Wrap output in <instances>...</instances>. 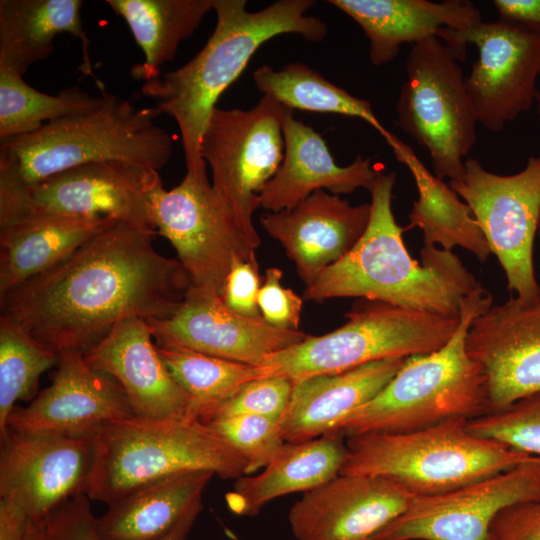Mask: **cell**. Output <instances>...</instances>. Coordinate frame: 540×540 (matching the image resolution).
Here are the masks:
<instances>
[{
	"instance_id": "obj_1",
	"label": "cell",
	"mask_w": 540,
	"mask_h": 540,
	"mask_svg": "<svg viewBox=\"0 0 540 540\" xmlns=\"http://www.w3.org/2000/svg\"><path fill=\"white\" fill-rule=\"evenodd\" d=\"M152 235L114 222L56 266L0 296L1 317L58 355L85 354L120 321L166 319L190 279L158 253Z\"/></svg>"
},
{
	"instance_id": "obj_2",
	"label": "cell",
	"mask_w": 540,
	"mask_h": 540,
	"mask_svg": "<svg viewBox=\"0 0 540 540\" xmlns=\"http://www.w3.org/2000/svg\"><path fill=\"white\" fill-rule=\"evenodd\" d=\"M396 173L378 171L368 226L357 244L306 286V300L358 297L459 318L461 301L481 287L450 250L423 245L421 263L409 254L392 210Z\"/></svg>"
},
{
	"instance_id": "obj_3",
	"label": "cell",
	"mask_w": 540,
	"mask_h": 540,
	"mask_svg": "<svg viewBox=\"0 0 540 540\" xmlns=\"http://www.w3.org/2000/svg\"><path fill=\"white\" fill-rule=\"evenodd\" d=\"M246 4L213 0L217 23L204 47L182 67L141 86L160 113L176 121L188 173L207 174L200 146L215 104L260 46L287 33L313 42L327 35L322 19L306 15L314 0H279L256 12L248 11Z\"/></svg>"
},
{
	"instance_id": "obj_4",
	"label": "cell",
	"mask_w": 540,
	"mask_h": 540,
	"mask_svg": "<svg viewBox=\"0 0 540 540\" xmlns=\"http://www.w3.org/2000/svg\"><path fill=\"white\" fill-rule=\"evenodd\" d=\"M482 286L461 301L460 321L452 338L429 354L406 358L387 385L353 410L329 434L344 438L421 430L445 420H468L489 413L484 381L466 351V336L475 317L492 305Z\"/></svg>"
},
{
	"instance_id": "obj_5",
	"label": "cell",
	"mask_w": 540,
	"mask_h": 540,
	"mask_svg": "<svg viewBox=\"0 0 540 540\" xmlns=\"http://www.w3.org/2000/svg\"><path fill=\"white\" fill-rule=\"evenodd\" d=\"M97 109L0 140V171L25 187L82 164L119 161L154 170L169 161L173 138L155 123L156 107L136 108L106 91Z\"/></svg>"
},
{
	"instance_id": "obj_6",
	"label": "cell",
	"mask_w": 540,
	"mask_h": 540,
	"mask_svg": "<svg viewBox=\"0 0 540 540\" xmlns=\"http://www.w3.org/2000/svg\"><path fill=\"white\" fill-rule=\"evenodd\" d=\"M246 468L245 459L197 419L133 416L108 423L97 433L86 495L110 505L173 475L209 471L236 480L246 475Z\"/></svg>"
},
{
	"instance_id": "obj_7",
	"label": "cell",
	"mask_w": 540,
	"mask_h": 540,
	"mask_svg": "<svg viewBox=\"0 0 540 540\" xmlns=\"http://www.w3.org/2000/svg\"><path fill=\"white\" fill-rule=\"evenodd\" d=\"M455 417L408 433L348 437L340 475L383 477L413 496L443 494L507 471L536 455L470 434Z\"/></svg>"
},
{
	"instance_id": "obj_8",
	"label": "cell",
	"mask_w": 540,
	"mask_h": 540,
	"mask_svg": "<svg viewBox=\"0 0 540 540\" xmlns=\"http://www.w3.org/2000/svg\"><path fill=\"white\" fill-rule=\"evenodd\" d=\"M345 316L347 322L320 336L265 357L261 366L268 376L292 382L337 374L388 358H408L439 350L456 332L460 317L407 309L361 299Z\"/></svg>"
},
{
	"instance_id": "obj_9",
	"label": "cell",
	"mask_w": 540,
	"mask_h": 540,
	"mask_svg": "<svg viewBox=\"0 0 540 540\" xmlns=\"http://www.w3.org/2000/svg\"><path fill=\"white\" fill-rule=\"evenodd\" d=\"M461 62L436 36L412 45L396 105L395 126L427 150L433 173L448 181L463 175V158L476 142L477 120Z\"/></svg>"
},
{
	"instance_id": "obj_10",
	"label": "cell",
	"mask_w": 540,
	"mask_h": 540,
	"mask_svg": "<svg viewBox=\"0 0 540 540\" xmlns=\"http://www.w3.org/2000/svg\"><path fill=\"white\" fill-rule=\"evenodd\" d=\"M157 170L119 161L82 164L25 187L0 172V228L33 215L103 217L157 234L152 194Z\"/></svg>"
},
{
	"instance_id": "obj_11",
	"label": "cell",
	"mask_w": 540,
	"mask_h": 540,
	"mask_svg": "<svg viewBox=\"0 0 540 540\" xmlns=\"http://www.w3.org/2000/svg\"><path fill=\"white\" fill-rule=\"evenodd\" d=\"M284 112L281 103L266 95L248 110L215 107L201 140L212 187L253 249L260 244L253 224L259 194L283 160Z\"/></svg>"
},
{
	"instance_id": "obj_12",
	"label": "cell",
	"mask_w": 540,
	"mask_h": 540,
	"mask_svg": "<svg viewBox=\"0 0 540 540\" xmlns=\"http://www.w3.org/2000/svg\"><path fill=\"white\" fill-rule=\"evenodd\" d=\"M464 166L463 175L448 183L470 207L508 289L530 304L538 296L533 248L540 221V154L511 175L488 171L473 158Z\"/></svg>"
},
{
	"instance_id": "obj_13",
	"label": "cell",
	"mask_w": 540,
	"mask_h": 540,
	"mask_svg": "<svg viewBox=\"0 0 540 540\" xmlns=\"http://www.w3.org/2000/svg\"><path fill=\"white\" fill-rule=\"evenodd\" d=\"M437 37L452 47L461 61L466 59L468 43L477 47L478 57L465 77L477 123L500 132L535 103L540 34L499 18L463 31L443 28Z\"/></svg>"
},
{
	"instance_id": "obj_14",
	"label": "cell",
	"mask_w": 540,
	"mask_h": 540,
	"mask_svg": "<svg viewBox=\"0 0 540 540\" xmlns=\"http://www.w3.org/2000/svg\"><path fill=\"white\" fill-rule=\"evenodd\" d=\"M151 200L157 233L175 248L192 286L221 296L233 259L256 258L207 174L186 172L174 188L158 186Z\"/></svg>"
},
{
	"instance_id": "obj_15",
	"label": "cell",
	"mask_w": 540,
	"mask_h": 540,
	"mask_svg": "<svg viewBox=\"0 0 540 540\" xmlns=\"http://www.w3.org/2000/svg\"><path fill=\"white\" fill-rule=\"evenodd\" d=\"M540 500V456L455 490L414 496L372 540H487L496 515Z\"/></svg>"
},
{
	"instance_id": "obj_16",
	"label": "cell",
	"mask_w": 540,
	"mask_h": 540,
	"mask_svg": "<svg viewBox=\"0 0 540 540\" xmlns=\"http://www.w3.org/2000/svg\"><path fill=\"white\" fill-rule=\"evenodd\" d=\"M0 498L42 521L68 499L86 494L96 459L95 436L23 432L0 438Z\"/></svg>"
},
{
	"instance_id": "obj_17",
	"label": "cell",
	"mask_w": 540,
	"mask_h": 540,
	"mask_svg": "<svg viewBox=\"0 0 540 540\" xmlns=\"http://www.w3.org/2000/svg\"><path fill=\"white\" fill-rule=\"evenodd\" d=\"M466 351L479 367L489 412L540 391V277L530 304L511 296L473 319Z\"/></svg>"
},
{
	"instance_id": "obj_18",
	"label": "cell",
	"mask_w": 540,
	"mask_h": 540,
	"mask_svg": "<svg viewBox=\"0 0 540 540\" xmlns=\"http://www.w3.org/2000/svg\"><path fill=\"white\" fill-rule=\"evenodd\" d=\"M146 322L159 347L187 348L253 366L308 336L241 315L219 294L192 285L172 316Z\"/></svg>"
},
{
	"instance_id": "obj_19",
	"label": "cell",
	"mask_w": 540,
	"mask_h": 540,
	"mask_svg": "<svg viewBox=\"0 0 540 540\" xmlns=\"http://www.w3.org/2000/svg\"><path fill=\"white\" fill-rule=\"evenodd\" d=\"M56 367L50 386L28 406L14 408L8 428L95 436L108 423L136 416L120 384L93 369L84 354L61 352Z\"/></svg>"
},
{
	"instance_id": "obj_20",
	"label": "cell",
	"mask_w": 540,
	"mask_h": 540,
	"mask_svg": "<svg viewBox=\"0 0 540 540\" xmlns=\"http://www.w3.org/2000/svg\"><path fill=\"white\" fill-rule=\"evenodd\" d=\"M413 497L391 479L339 474L305 492L290 508L288 522L297 540H372Z\"/></svg>"
},
{
	"instance_id": "obj_21",
	"label": "cell",
	"mask_w": 540,
	"mask_h": 540,
	"mask_svg": "<svg viewBox=\"0 0 540 540\" xmlns=\"http://www.w3.org/2000/svg\"><path fill=\"white\" fill-rule=\"evenodd\" d=\"M370 211V203L354 206L320 189L293 208L263 214L260 224L282 245L309 286L357 244L368 226Z\"/></svg>"
},
{
	"instance_id": "obj_22",
	"label": "cell",
	"mask_w": 540,
	"mask_h": 540,
	"mask_svg": "<svg viewBox=\"0 0 540 540\" xmlns=\"http://www.w3.org/2000/svg\"><path fill=\"white\" fill-rule=\"evenodd\" d=\"M153 341L146 320L132 317L117 323L84 358L93 369L120 384L137 417L184 418L188 397L171 376Z\"/></svg>"
},
{
	"instance_id": "obj_23",
	"label": "cell",
	"mask_w": 540,
	"mask_h": 540,
	"mask_svg": "<svg viewBox=\"0 0 540 540\" xmlns=\"http://www.w3.org/2000/svg\"><path fill=\"white\" fill-rule=\"evenodd\" d=\"M284 155L274 176L259 194L260 207L279 212L296 206L316 190L349 194L373 186L378 170L370 158L359 155L347 166H339L325 140L311 126L293 116L285 107L283 118Z\"/></svg>"
},
{
	"instance_id": "obj_24",
	"label": "cell",
	"mask_w": 540,
	"mask_h": 540,
	"mask_svg": "<svg viewBox=\"0 0 540 540\" xmlns=\"http://www.w3.org/2000/svg\"><path fill=\"white\" fill-rule=\"evenodd\" d=\"M405 360L388 358L293 382L290 402L278 422L282 439L298 443L329 434L348 414L375 397Z\"/></svg>"
},
{
	"instance_id": "obj_25",
	"label": "cell",
	"mask_w": 540,
	"mask_h": 540,
	"mask_svg": "<svg viewBox=\"0 0 540 540\" xmlns=\"http://www.w3.org/2000/svg\"><path fill=\"white\" fill-rule=\"evenodd\" d=\"M352 18L369 40L375 66L396 59L404 44H416L438 35L443 28L463 31L482 21L469 1L445 0H329Z\"/></svg>"
},
{
	"instance_id": "obj_26",
	"label": "cell",
	"mask_w": 540,
	"mask_h": 540,
	"mask_svg": "<svg viewBox=\"0 0 540 540\" xmlns=\"http://www.w3.org/2000/svg\"><path fill=\"white\" fill-rule=\"evenodd\" d=\"M347 453L344 437L337 434L285 442L260 473L235 480L227 505L237 515L255 516L273 499L311 491L338 476Z\"/></svg>"
},
{
	"instance_id": "obj_27",
	"label": "cell",
	"mask_w": 540,
	"mask_h": 540,
	"mask_svg": "<svg viewBox=\"0 0 540 540\" xmlns=\"http://www.w3.org/2000/svg\"><path fill=\"white\" fill-rule=\"evenodd\" d=\"M82 5L81 0H1L0 68L23 76L33 63L52 54L57 35L69 33L81 41L79 70L93 78L101 93L106 91L93 71L90 41L81 20Z\"/></svg>"
},
{
	"instance_id": "obj_28",
	"label": "cell",
	"mask_w": 540,
	"mask_h": 540,
	"mask_svg": "<svg viewBox=\"0 0 540 540\" xmlns=\"http://www.w3.org/2000/svg\"><path fill=\"white\" fill-rule=\"evenodd\" d=\"M114 222L44 214L0 228V296L56 266Z\"/></svg>"
},
{
	"instance_id": "obj_29",
	"label": "cell",
	"mask_w": 540,
	"mask_h": 540,
	"mask_svg": "<svg viewBox=\"0 0 540 540\" xmlns=\"http://www.w3.org/2000/svg\"><path fill=\"white\" fill-rule=\"evenodd\" d=\"M385 140L397 160L409 169L418 191L405 228H419L425 246L440 245L450 251L458 246L485 262L491 251L468 204L449 183L430 172L409 145L392 133Z\"/></svg>"
},
{
	"instance_id": "obj_30",
	"label": "cell",
	"mask_w": 540,
	"mask_h": 540,
	"mask_svg": "<svg viewBox=\"0 0 540 540\" xmlns=\"http://www.w3.org/2000/svg\"><path fill=\"white\" fill-rule=\"evenodd\" d=\"M215 474L173 475L133 490L97 518L100 540H152L168 532Z\"/></svg>"
},
{
	"instance_id": "obj_31",
	"label": "cell",
	"mask_w": 540,
	"mask_h": 540,
	"mask_svg": "<svg viewBox=\"0 0 540 540\" xmlns=\"http://www.w3.org/2000/svg\"><path fill=\"white\" fill-rule=\"evenodd\" d=\"M128 24L144 53L131 68L133 78L145 82L159 77L163 64L173 61L179 44L189 38L213 9V0H107Z\"/></svg>"
},
{
	"instance_id": "obj_32",
	"label": "cell",
	"mask_w": 540,
	"mask_h": 540,
	"mask_svg": "<svg viewBox=\"0 0 540 540\" xmlns=\"http://www.w3.org/2000/svg\"><path fill=\"white\" fill-rule=\"evenodd\" d=\"M157 350L188 397L187 418L208 423L246 383L267 377L260 366L227 360L182 347Z\"/></svg>"
},
{
	"instance_id": "obj_33",
	"label": "cell",
	"mask_w": 540,
	"mask_h": 540,
	"mask_svg": "<svg viewBox=\"0 0 540 540\" xmlns=\"http://www.w3.org/2000/svg\"><path fill=\"white\" fill-rule=\"evenodd\" d=\"M253 80L263 95L289 109L356 117L374 127L384 139L391 134L378 121L368 100L351 95L303 63H290L280 70L260 66Z\"/></svg>"
},
{
	"instance_id": "obj_34",
	"label": "cell",
	"mask_w": 540,
	"mask_h": 540,
	"mask_svg": "<svg viewBox=\"0 0 540 540\" xmlns=\"http://www.w3.org/2000/svg\"><path fill=\"white\" fill-rule=\"evenodd\" d=\"M105 96L95 97L72 86L48 95L28 85L23 76L0 68V140L30 134L45 123L93 111Z\"/></svg>"
},
{
	"instance_id": "obj_35",
	"label": "cell",
	"mask_w": 540,
	"mask_h": 540,
	"mask_svg": "<svg viewBox=\"0 0 540 540\" xmlns=\"http://www.w3.org/2000/svg\"><path fill=\"white\" fill-rule=\"evenodd\" d=\"M59 355L35 340L13 321L0 316V438L17 401L31 400L43 372Z\"/></svg>"
},
{
	"instance_id": "obj_36",
	"label": "cell",
	"mask_w": 540,
	"mask_h": 540,
	"mask_svg": "<svg viewBox=\"0 0 540 540\" xmlns=\"http://www.w3.org/2000/svg\"><path fill=\"white\" fill-rule=\"evenodd\" d=\"M467 431L511 450L540 456V391L470 419Z\"/></svg>"
},
{
	"instance_id": "obj_37",
	"label": "cell",
	"mask_w": 540,
	"mask_h": 540,
	"mask_svg": "<svg viewBox=\"0 0 540 540\" xmlns=\"http://www.w3.org/2000/svg\"><path fill=\"white\" fill-rule=\"evenodd\" d=\"M206 424L245 459L246 475L266 467L285 443L278 422L262 416L219 417Z\"/></svg>"
},
{
	"instance_id": "obj_38",
	"label": "cell",
	"mask_w": 540,
	"mask_h": 540,
	"mask_svg": "<svg viewBox=\"0 0 540 540\" xmlns=\"http://www.w3.org/2000/svg\"><path fill=\"white\" fill-rule=\"evenodd\" d=\"M292 390L293 382L282 376H268L252 380L244 384L233 397L226 401L212 419L235 415H255L279 422L288 407Z\"/></svg>"
},
{
	"instance_id": "obj_39",
	"label": "cell",
	"mask_w": 540,
	"mask_h": 540,
	"mask_svg": "<svg viewBox=\"0 0 540 540\" xmlns=\"http://www.w3.org/2000/svg\"><path fill=\"white\" fill-rule=\"evenodd\" d=\"M89 497L78 494L41 521L42 540H100Z\"/></svg>"
},
{
	"instance_id": "obj_40",
	"label": "cell",
	"mask_w": 540,
	"mask_h": 540,
	"mask_svg": "<svg viewBox=\"0 0 540 540\" xmlns=\"http://www.w3.org/2000/svg\"><path fill=\"white\" fill-rule=\"evenodd\" d=\"M282 271L271 267L266 270L257 303L262 318L269 325L285 330H299L303 299L281 284Z\"/></svg>"
},
{
	"instance_id": "obj_41",
	"label": "cell",
	"mask_w": 540,
	"mask_h": 540,
	"mask_svg": "<svg viewBox=\"0 0 540 540\" xmlns=\"http://www.w3.org/2000/svg\"><path fill=\"white\" fill-rule=\"evenodd\" d=\"M260 287L256 258L235 257L221 297L233 311L250 318L263 319L257 303Z\"/></svg>"
},
{
	"instance_id": "obj_42",
	"label": "cell",
	"mask_w": 540,
	"mask_h": 540,
	"mask_svg": "<svg viewBox=\"0 0 540 540\" xmlns=\"http://www.w3.org/2000/svg\"><path fill=\"white\" fill-rule=\"evenodd\" d=\"M487 540H540V500L501 510L490 525Z\"/></svg>"
},
{
	"instance_id": "obj_43",
	"label": "cell",
	"mask_w": 540,
	"mask_h": 540,
	"mask_svg": "<svg viewBox=\"0 0 540 540\" xmlns=\"http://www.w3.org/2000/svg\"><path fill=\"white\" fill-rule=\"evenodd\" d=\"M38 523L14 502L0 498V540H29Z\"/></svg>"
},
{
	"instance_id": "obj_44",
	"label": "cell",
	"mask_w": 540,
	"mask_h": 540,
	"mask_svg": "<svg viewBox=\"0 0 540 540\" xmlns=\"http://www.w3.org/2000/svg\"><path fill=\"white\" fill-rule=\"evenodd\" d=\"M493 5L501 19L540 34V0H495Z\"/></svg>"
},
{
	"instance_id": "obj_45",
	"label": "cell",
	"mask_w": 540,
	"mask_h": 540,
	"mask_svg": "<svg viewBox=\"0 0 540 540\" xmlns=\"http://www.w3.org/2000/svg\"><path fill=\"white\" fill-rule=\"evenodd\" d=\"M202 509L203 502L201 497L186 509L177 523L168 532L152 540H186Z\"/></svg>"
},
{
	"instance_id": "obj_46",
	"label": "cell",
	"mask_w": 540,
	"mask_h": 540,
	"mask_svg": "<svg viewBox=\"0 0 540 540\" xmlns=\"http://www.w3.org/2000/svg\"><path fill=\"white\" fill-rule=\"evenodd\" d=\"M29 540H42L41 521L36 525Z\"/></svg>"
},
{
	"instance_id": "obj_47",
	"label": "cell",
	"mask_w": 540,
	"mask_h": 540,
	"mask_svg": "<svg viewBox=\"0 0 540 540\" xmlns=\"http://www.w3.org/2000/svg\"><path fill=\"white\" fill-rule=\"evenodd\" d=\"M535 103H536V110H537L538 118L540 122V87L537 88V91H536Z\"/></svg>"
},
{
	"instance_id": "obj_48",
	"label": "cell",
	"mask_w": 540,
	"mask_h": 540,
	"mask_svg": "<svg viewBox=\"0 0 540 540\" xmlns=\"http://www.w3.org/2000/svg\"><path fill=\"white\" fill-rule=\"evenodd\" d=\"M538 236L540 238V221H539V226H538Z\"/></svg>"
}]
</instances>
